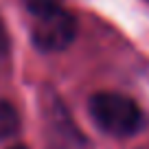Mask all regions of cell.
I'll list each match as a JSON object with an SVG mask.
<instances>
[{"label":"cell","mask_w":149,"mask_h":149,"mask_svg":"<svg viewBox=\"0 0 149 149\" xmlns=\"http://www.w3.org/2000/svg\"><path fill=\"white\" fill-rule=\"evenodd\" d=\"M147 2H149V0H147Z\"/></svg>","instance_id":"cell-8"},{"label":"cell","mask_w":149,"mask_h":149,"mask_svg":"<svg viewBox=\"0 0 149 149\" xmlns=\"http://www.w3.org/2000/svg\"><path fill=\"white\" fill-rule=\"evenodd\" d=\"M64 0H26V9L31 11L33 15H44V13H51V11L59 9Z\"/></svg>","instance_id":"cell-5"},{"label":"cell","mask_w":149,"mask_h":149,"mask_svg":"<svg viewBox=\"0 0 149 149\" xmlns=\"http://www.w3.org/2000/svg\"><path fill=\"white\" fill-rule=\"evenodd\" d=\"M11 149H26V147H22V145H15V147H11Z\"/></svg>","instance_id":"cell-7"},{"label":"cell","mask_w":149,"mask_h":149,"mask_svg":"<svg viewBox=\"0 0 149 149\" xmlns=\"http://www.w3.org/2000/svg\"><path fill=\"white\" fill-rule=\"evenodd\" d=\"M20 130V116L15 107L7 101H0V140L11 138Z\"/></svg>","instance_id":"cell-4"},{"label":"cell","mask_w":149,"mask_h":149,"mask_svg":"<svg viewBox=\"0 0 149 149\" xmlns=\"http://www.w3.org/2000/svg\"><path fill=\"white\" fill-rule=\"evenodd\" d=\"M77 37V18L64 7L51 11V13L37 15L33 26V44L40 51L57 53L72 44Z\"/></svg>","instance_id":"cell-2"},{"label":"cell","mask_w":149,"mask_h":149,"mask_svg":"<svg viewBox=\"0 0 149 149\" xmlns=\"http://www.w3.org/2000/svg\"><path fill=\"white\" fill-rule=\"evenodd\" d=\"M44 123H46L48 149H88V143L70 118L68 110L57 97L44 99Z\"/></svg>","instance_id":"cell-3"},{"label":"cell","mask_w":149,"mask_h":149,"mask_svg":"<svg viewBox=\"0 0 149 149\" xmlns=\"http://www.w3.org/2000/svg\"><path fill=\"white\" fill-rule=\"evenodd\" d=\"M9 35H7V29L5 24H2V20H0V57L9 55Z\"/></svg>","instance_id":"cell-6"},{"label":"cell","mask_w":149,"mask_h":149,"mask_svg":"<svg viewBox=\"0 0 149 149\" xmlns=\"http://www.w3.org/2000/svg\"><path fill=\"white\" fill-rule=\"evenodd\" d=\"M90 116L110 136H132L143 125V112L130 97L118 92H97L90 99Z\"/></svg>","instance_id":"cell-1"}]
</instances>
